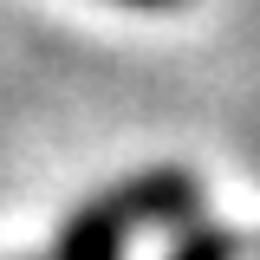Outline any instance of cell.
Returning a JSON list of instances; mask_svg holds the SVG:
<instances>
[{
    "label": "cell",
    "mask_w": 260,
    "mask_h": 260,
    "mask_svg": "<svg viewBox=\"0 0 260 260\" xmlns=\"http://www.w3.org/2000/svg\"><path fill=\"white\" fill-rule=\"evenodd\" d=\"M182 208H195V182L182 169H162V176H143L117 189L111 202H91L78 221L65 228L59 241V260H117L124 254V234L143 221H176Z\"/></svg>",
    "instance_id": "obj_1"
},
{
    "label": "cell",
    "mask_w": 260,
    "mask_h": 260,
    "mask_svg": "<svg viewBox=\"0 0 260 260\" xmlns=\"http://www.w3.org/2000/svg\"><path fill=\"white\" fill-rule=\"evenodd\" d=\"M234 254H241V241H234V234H221V228L189 234V241L176 247V260H234Z\"/></svg>",
    "instance_id": "obj_2"
},
{
    "label": "cell",
    "mask_w": 260,
    "mask_h": 260,
    "mask_svg": "<svg viewBox=\"0 0 260 260\" xmlns=\"http://www.w3.org/2000/svg\"><path fill=\"white\" fill-rule=\"evenodd\" d=\"M130 7H176V0H130Z\"/></svg>",
    "instance_id": "obj_3"
}]
</instances>
